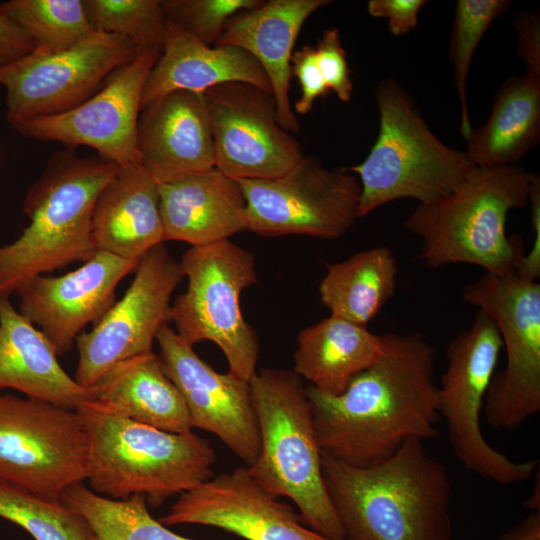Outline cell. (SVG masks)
<instances>
[{
	"label": "cell",
	"mask_w": 540,
	"mask_h": 540,
	"mask_svg": "<svg viewBox=\"0 0 540 540\" xmlns=\"http://www.w3.org/2000/svg\"><path fill=\"white\" fill-rule=\"evenodd\" d=\"M378 359L336 396L306 387L322 454L357 467L410 439L439 435L435 349L420 332L386 333Z\"/></svg>",
	"instance_id": "cell-1"
},
{
	"label": "cell",
	"mask_w": 540,
	"mask_h": 540,
	"mask_svg": "<svg viewBox=\"0 0 540 540\" xmlns=\"http://www.w3.org/2000/svg\"><path fill=\"white\" fill-rule=\"evenodd\" d=\"M322 469L344 540H451V481L424 441L366 467L322 454Z\"/></svg>",
	"instance_id": "cell-2"
},
{
	"label": "cell",
	"mask_w": 540,
	"mask_h": 540,
	"mask_svg": "<svg viewBox=\"0 0 540 540\" xmlns=\"http://www.w3.org/2000/svg\"><path fill=\"white\" fill-rule=\"evenodd\" d=\"M120 166L102 157L57 152L29 188L23 210L30 223L12 243L0 246V300L33 279L98 251L92 238L95 204Z\"/></svg>",
	"instance_id": "cell-3"
},
{
	"label": "cell",
	"mask_w": 540,
	"mask_h": 540,
	"mask_svg": "<svg viewBox=\"0 0 540 540\" xmlns=\"http://www.w3.org/2000/svg\"><path fill=\"white\" fill-rule=\"evenodd\" d=\"M535 173L519 165L476 168L454 190L429 204H418L404 221L421 241L419 258L431 268L476 265L486 273H516L525 255L521 236H509L511 210L528 205Z\"/></svg>",
	"instance_id": "cell-4"
},
{
	"label": "cell",
	"mask_w": 540,
	"mask_h": 540,
	"mask_svg": "<svg viewBox=\"0 0 540 540\" xmlns=\"http://www.w3.org/2000/svg\"><path fill=\"white\" fill-rule=\"evenodd\" d=\"M87 438L86 480L111 499L135 494L159 507L214 476L216 453L194 432L170 433L116 414L91 400L76 409Z\"/></svg>",
	"instance_id": "cell-5"
},
{
	"label": "cell",
	"mask_w": 540,
	"mask_h": 540,
	"mask_svg": "<svg viewBox=\"0 0 540 540\" xmlns=\"http://www.w3.org/2000/svg\"><path fill=\"white\" fill-rule=\"evenodd\" d=\"M260 451L247 466L276 497H287L303 523L331 540L344 533L328 495L311 408L302 378L294 371L265 368L250 380Z\"/></svg>",
	"instance_id": "cell-6"
},
{
	"label": "cell",
	"mask_w": 540,
	"mask_h": 540,
	"mask_svg": "<svg viewBox=\"0 0 540 540\" xmlns=\"http://www.w3.org/2000/svg\"><path fill=\"white\" fill-rule=\"evenodd\" d=\"M375 97L380 116L377 138L367 157L348 168L361 186L359 218L398 199L433 203L477 168L465 151L445 145L432 132L395 80L381 81Z\"/></svg>",
	"instance_id": "cell-7"
},
{
	"label": "cell",
	"mask_w": 540,
	"mask_h": 540,
	"mask_svg": "<svg viewBox=\"0 0 540 540\" xmlns=\"http://www.w3.org/2000/svg\"><path fill=\"white\" fill-rule=\"evenodd\" d=\"M180 266L187 288L171 307L176 334L191 346L213 342L229 372L250 382L257 373L260 346L243 317L240 297L257 281L254 254L228 239L190 247Z\"/></svg>",
	"instance_id": "cell-8"
},
{
	"label": "cell",
	"mask_w": 540,
	"mask_h": 540,
	"mask_svg": "<svg viewBox=\"0 0 540 540\" xmlns=\"http://www.w3.org/2000/svg\"><path fill=\"white\" fill-rule=\"evenodd\" d=\"M502 340L493 320L482 310L471 326L446 348L447 366L438 385V412L446 422L448 440L466 470L501 485L529 480L538 460L514 461L491 446L481 430V414L496 372Z\"/></svg>",
	"instance_id": "cell-9"
},
{
	"label": "cell",
	"mask_w": 540,
	"mask_h": 540,
	"mask_svg": "<svg viewBox=\"0 0 540 540\" xmlns=\"http://www.w3.org/2000/svg\"><path fill=\"white\" fill-rule=\"evenodd\" d=\"M462 298L493 320L506 353L485 396V420L493 428L516 429L540 411V284L484 272L464 286Z\"/></svg>",
	"instance_id": "cell-10"
},
{
	"label": "cell",
	"mask_w": 540,
	"mask_h": 540,
	"mask_svg": "<svg viewBox=\"0 0 540 540\" xmlns=\"http://www.w3.org/2000/svg\"><path fill=\"white\" fill-rule=\"evenodd\" d=\"M87 438L76 410L0 394V481L50 500L86 480Z\"/></svg>",
	"instance_id": "cell-11"
},
{
	"label": "cell",
	"mask_w": 540,
	"mask_h": 540,
	"mask_svg": "<svg viewBox=\"0 0 540 540\" xmlns=\"http://www.w3.org/2000/svg\"><path fill=\"white\" fill-rule=\"evenodd\" d=\"M247 204V230L264 237L337 239L359 218L360 182L348 168L326 169L304 156L272 179L237 180Z\"/></svg>",
	"instance_id": "cell-12"
},
{
	"label": "cell",
	"mask_w": 540,
	"mask_h": 540,
	"mask_svg": "<svg viewBox=\"0 0 540 540\" xmlns=\"http://www.w3.org/2000/svg\"><path fill=\"white\" fill-rule=\"evenodd\" d=\"M136 52L129 39L94 31L67 50L46 55L31 52L1 68L7 121L14 126L77 107Z\"/></svg>",
	"instance_id": "cell-13"
},
{
	"label": "cell",
	"mask_w": 540,
	"mask_h": 540,
	"mask_svg": "<svg viewBox=\"0 0 540 540\" xmlns=\"http://www.w3.org/2000/svg\"><path fill=\"white\" fill-rule=\"evenodd\" d=\"M183 277L163 243L141 258L124 296L75 341L78 385L88 389L118 363L152 352L159 329L171 321V297Z\"/></svg>",
	"instance_id": "cell-14"
},
{
	"label": "cell",
	"mask_w": 540,
	"mask_h": 540,
	"mask_svg": "<svg viewBox=\"0 0 540 540\" xmlns=\"http://www.w3.org/2000/svg\"><path fill=\"white\" fill-rule=\"evenodd\" d=\"M214 142L215 168L240 179H272L305 155L279 123L272 94L232 82L204 92Z\"/></svg>",
	"instance_id": "cell-15"
},
{
	"label": "cell",
	"mask_w": 540,
	"mask_h": 540,
	"mask_svg": "<svg viewBox=\"0 0 540 540\" xmlns=\"http://www.w3.org/2000/svg\"><path fill=\"white\" fill-rule=\"evenodd\" d=\"M161 50L139 49L88 100L62 114L12 126L20 135L44 142L85 145L120 167L140 164L137 126L146 80Z\"/></svg>",
	"instance_id": "cell-16"
},
{
	"label": "cell",
	"mask_w": 540,
	"mask_h": 540,
	"mask_svg": "<svg viewBox=\"0 0 540 540\" xmlns=\"http://www.w3.org/2000/svg\"><path fill=\"white\" fill-rule=\"evenodd\" d=\"M155 340L162 368L180 392L192 427L216 435L251 465L260 451V434L250 383L231 372L215 371L168 324Z\"/></svg>",
	"instance_id": "cell-17"
},
{
	"label": "cell",
	"mask_w": 540,
	"mask_h": 540,
	"mask_svg": "<svg viewBox=\"0 0 540 540\" xmlns=\"http://www.w3.org/2000/svg\"><path fill=\"white\" fill-rule=\"evenodd\" d=\"M278 498L247 467H236L180 495L159 521L167 527H215L245 540H331L307 527L299 513Z\"/></svg>",
	"instance_id": "cell-18"
},
{
	"label": "cell",
	"mask_w": 540,
	"mask_h": 540,
	"mask_svg": "<svg viewBox=\"0 0 540 540\" xmlns=\"http://www.w3.org/2000/svg\"><path fill=\"white\" fill-rule=\"evenodd\" d=\"M138 263L98 251L64 275H40L18 293L19 313L38 325L55 354L62 356L88 324H97L113 306L118 284Z\"/></svg>",
	"instance_id": "cell-19"
},
{
	"label": "cell",
	"mask_w": 540,
	"mask_h": 540,
	"mask_svg": "<svg viewBox=\"0 0 540 540\" xmlns=\"http://www.w3.org/2000/svg\"><path fill=\"white\" fill-rule=\"evenodd\" d=\"M139 163L160 183L215 168L204 93L173 91L144 107L137 126Z\"/></svg>",
	"instance_id": "cell-20"
},
{
	"label": "cell",
	"mask_w": 540,
	"mask_h": 540,
	"mask_svg": "<svg viewBox=\"0 0 540 540\" xmlns=\"http://www.w3.org/2000/svg\"><path fill=\"white\" fill-rule=\"evenodd\" d=\"M329 0H270L231 17L214 46L248 52L264 70L275 100L278 121L289 133L299 131L290 99L291 58L305 21Z\"/></svg>",
	"instance_id": "cell-21"
},
{
	"label": "cell",
	"mask_w": 540,
	"mask_h": 540,
	"mask_svg": "<svg viewBox=\"0 0 540 540\" xmlns=\"http://www.w3.org/2000/svg\"><path fill=\"white\" fill-rule=\"evenodd\" d=\"M164 242L205 246L247 230V204L236 179L213 168L160 183Z\"/></svg>",
	"instance_id": "cell-22"
},
{
	"label": "cell",
	"mask_w": 540,
	"mask_h": 540,
	"mask_svg": "<svg viewBox=\"0 0 540 540\" xmlns=\"http://www.w3.org/2000/svg\"><path fill=\"white\" fill-rule=\"evenodd\" d=\"M232 82L272 94L264 70L248 52L233 46H208L165 19L162 51L146 80L141 110L173 91L204 93Z\"/></svg>",
	"instance_id": "cell-23"
},
{
	"label": "cell",
	"mask_w": 540,
	"mask_h": 540,
	"mask_svg": "<svg viewBox=\"0 0 540 540\" xmlns=\"http://www.w3.org/2000/svg\"><path fill=\"white\" fill-rule=\"evenodd\" d=\"M158 187L141 164L120 167L93 211L92 238L97 251L139 262L164 243Z\"/></svg>",
	"instance_id": "cell-24"
},
{
	"label": "cell",
	"mask_w": 540,
	"mask_h": 540,
	"mask_svg": "<svg viewBox=\"0 0 540 540\" xmlns=\"http://www.w3.org/2000/svg\"><path fill=\"white\" fill-rule=\"evenodd\" d=\"M43 333L0 300V391L10 388L29 398L76 410L90 400L85 388L61 367Z\"/></svg>",
	"instance_id": "cell-25"
},
{
	"label": "cell",
	"mask_w": 540,
	"mask_h": 540,
	"mask_svg": "<svg viewBox=\"0 0 540 540\" xmlns=\"http://www.w3.org/2000/svg\"><path fill=\"white\" fill-rule=\"evenodd\" d=\"M92 402L170 433L193 427L187 406L153 351L124 360L86 389Z\"/></svg>",
	"instance_id": "cell-26"
},
{
	"label": "cell",
	"mask_w": 540,
	"mask_h": 540,
	"mask_svg": "<svg viewBox=\"0 0 540 540\" xmlns=\"http://www.w3.org/2000/svg\"><path fill=\"white\" fill-rule=\"evenodd\" d=\"M382 350V335L330 315L298 334L293 371L318 391L336 396L370 367Z\"/></svg>",
	"instance_id": "cell-27"
},
{
	"label": "cell",
	"mask_w": 540,
	"mask_h": 540,
	"mask_svg": "<svg viewBox=\"0 0 540 540\" xmlns=\"http://www.w3.org/2000/svg\"><path fill=\"white\" fill-rule=\"evenodd\" d=\"M540 140V79L510 76L495 94L486 123L467 138L466 154L478 168L516 165Z\"/></svg>",
	"instance_id": "cell-28"
},
{
	"label": "cell",
	"mask_w": 540,
	"mask_h": 540,
	"mask_svg": "<svg viewBox=\"0 0 540 540\" xmlns=\"http://www.w3.org/2000/svg\"><path fill=\"white\" fill-rule=\"evenodd\" d=\"M396 258L387 246L360 251L328 264L319 285L322 304L332 316L367 326L394 295Z\"/></svg>",
	"instance_id": "cell-29"
},
{
	"label": "cell",
	"mask_w": 540,
	"mask_h": 540,
	"mask_svg": "<svg viewBox=\"0 0 540 540\" xmlns=\"http://www.w3.org/2000/svg\"><path fill=\"white\" fill-rule=\"evenodd\" d=\"M60 501L86 519L96 540H197L177 534L155 519L142 494L111 499L81 482L67 487Z\"/></svg>",
	"instance_id": "cell-30"
},
{
	"label": "cell",
	"mask_w": 540,
	"mask_h": 540,
	"mask_svg": "<svg viewBox=\"0 0 540 540\" xmlns=\"http://www.w3.org/2000/svg\"><path fill=\"white\" fill-rule=\"evenodd\" d=\"M0 14L14 21L46 55L67 50L94 32L82 0H9Z\"/></svg>",
	"instance_id": "cell-31"
},
{
	"label": "cell",
	"mask_w": 540,
	"mask_h": 540,
	"mask_svg": "<svg viewBox=\"0 0 540 540\" xmlns=\"http://www.w3.org/2000/svg\"><path fill=\"white\" fill-rule=\"evenodd\" d=\"M0 517L34 540H96L86 519L64 505L0 481Z\"/></svg>",
	"instance_id": "cell-32"
},
{
	"label": "cell",
	"mask_w": 540,
	"mask_h": 540,
	"mask_svg": "<svg viewBox=\"0 0 540 540\" xmlns=\"http://www.w3.org/2000/svg\"><path fill=\"white\" fill-rule=\"evenodd\" d=\"M510 0H458L456 2L449 47L454 84L460 102V132L466 141L472 132L467 105V78L473 55L491 23L505 14Z\"/></svg>",
	"instance_id": "cell-33"
},
{
	"label": "cell",
	"mask_w": 540,
	"mask_h": 540,
	"mask_svg": "<svg viewBox=\"0 0 540 540\" xmlns=\"http://www.w3.org/2000/svg\"><path fill=\"white\" fill-rule=\"evenodd\" d=\"M84 9L96 32L129 39L139 49L161 50L165 17L159 0H85Z\"/></svg>",
	"instance_id": "cell-34"
},
{
	"label": "cell",
	"mask_w": 540,
	"mask_h": 540,
	"mask_svg": "<svg viewBox=\"0 0 540 540\" xmlns=\"http://www.w3.org/2000/svg\"><path fill=\"white\" fill-rule=\"evenodd\" d=\"M260 0H164L162 11L169 20L208 46H214L228 20L259 6Z\"/></svg>",
	"instance_id": "cell-35"
},
{
	"label": "cell",
	"mask_w": 540,
	"mask_h": 540,
	"mask_svg": "<svg viewBox=\"0 0 540 540\" xmlns=\"http://www.w3.org/2000/svg\"><path fill=\"white\" fill-rule=\"evenodd\" d=\"M315 49L318 66L328 89L333 91L340 101L349 102L353 93V83L339 30L326 29Z\"/></svg>",
	"instance_id": "cell-36"
},
{
	"label": "cell",
	"mask_w": 540,
	"mask_h": 540,
	"mask_svg": "<svg viewBox=\"0 0 540 540\" xmlns=\"http://www.w3.org/2000/svg\"><path fill=\"white\" fill-rule=\"evenodd\" d=\"M291 74L298 79L301 87V96L294 110L298 114H307L312 110L316 99L325 97L330 91L319 69L315 47L304 45L293 52Z\"/></svg>",
	"instance_id": "cell-37"
},
{
	"label": "cell",
	"mask_w": 540,
	"mask_h": 540,
	"mask_svg": "<svg viewBox=\"0 0 540 540\" xmlns=\"http://www.w3.org/2000/svg\"><path fill=\"white\" fill-rule=\"evenodd\" d=\"M425 0H370L368 13L375 18H387L388 29L394 36H403L418 25V15Z\"/></svg>",
	"instance_id": "cell-38"
},
{
	"label": "cell",
	"mask_w": 540,
	"mask_h": 540,
	"mask_svg": "<svg viewBox=\"0 0 540 540\" xmlns=\"http://www.w3.org/2000/svg\"><path fill=\"white\" fill-rule=\"evenodd\" d=\"M516 31L517 54L526 74L540 79V18L538 11H521L512 23Z\"/></svg>",
	"instance_id": "cell-39"
},
{
	"label": "cell",
	"mask_w": 540,
	"mask_h": 540,
	"mask_svg": "<svg viewBox=\"0 0 540 540\" xmlns=\"http://www.w3.org/2000/svg\"><path fill=\"white\" fill-rule=\"evenodd\" d=\"M528 204H530L534 238L530 250L520 261L515 275L528 281H536L540 278V178L537 174L531 182Z\"/></svg>",
	"instance_id": "cell-40"
},
{
	"label": "cell",
	"mask_w": 540,
	"mask_h": 540,
	"mask_svg": "<svg viewBox=\"0 0 540 540\" xmlns=\"http://www.w3.org/2000/svg\"><path fill=\"white\" fill-rule=\"evenodd\" d=\"M34 50V44L23 30L10 18L0 14V69Z\"/></svg>",
	"instance_id": "cell-41"
},
{
	"label": "cell",
	"mask_w": 540,
	"mask_h": 540,
	"mask_svg": "<svg viewBox=\"0 0 540 540\" xmlns=\"http://www.w3.org/2000/svg\"><path fill=\"white\" fill-rule=\"evenodd\" d=\"M498 540H540V511L530 512L521 522L505 531Z\"/></svg>",
	"instance_id": "cell-42"
},
{
	"label": "cell",
	"mask_w": 540,
	"mask_h": 540,
	"mask_svg": "<svg viewBox=\"0 0 540 540\" xmlns=\"http://www.w3.org/2000/svg\"><path fill=\"white\" fill-rule=\"evenodd\" d=\"M536 480L531 492V495L523 502V506L530 512L540 511V479L539 469L536 472Z\"/></svg>",
	"instance_id": "cell-43"
}]
</instances>
